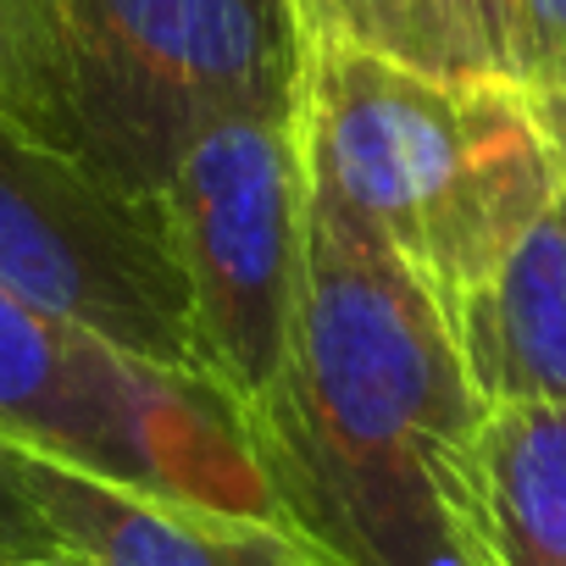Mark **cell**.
Masks as SVG:
<instances>
[{"label": "cell", "mask_w": 566, "mask_h": 566, "mask_svg": "<svg viewBox=\"0 0 566 566\" xmlns=\"http://www.w3.org/2000/svg\"><path fill=\"white\" fill-rule=\"evenodd\" d=\"M478 400L433 295L306 189V290L244 417L277 522L328 566H483Z\"/></svg>", "instance_id": "obj_1"}, {"label": "cell", "mask_w": 566, "mask_h": 566, "mask_svg": "<svg viewBox=\"0 0 566 566\" xmlns=\"http://www.w3.org/2000/svg\"><path fill=\"white\" fill-rule=\"evenodd\" d=\"M0 439L106 483L277 522L244 417L200 378L0 290Z\"/></svg>", "instance_id": "obj_4"}, {"label": "cell", "mask_w": 566, "mask_h": 566, "mask_svg": "<svg viewBox=\"0 0 566 566\" xmlns=\"http://www.w3.org/2000/svg\"><path fill=\"white\" fill-rule=\"evenodd\" d=\"M560 211H566V184H560Z\"/></svg>", "instance_id": "obj_15"}, {"label": "cell", "mask_w": 566, "mask_h": 566, "mask_svg": "<svg viewBox=\"0 0 566 566\" xmlns=\"http://www.w3.org/2000/svg\"><path fill=\"white\" fill-rule=\"evenodd\" d=\"M0 112L73 156L62 0H0Z\"/></svg>", "instance_id": "obj_11"}, {"label": "cell", "mask_w": 566, "mask_h": 566, "mask_svg": "<svg viewBox=\"0 0 566 566\" xmlns=\"http://www.w3.org/2000/svg\"><path fill=\"white\" fill-rule=\"evenodd\" d=\"M301 40H339L450 78H511L505 0H290Z\"/></svg>", "instance_id": "obj_10"}, {"label": "cell", "mask_w": 566, "mask_h": 566, "mask_svg": "<svg viewBox=\"0 0 566 566\" xmlns=\"http://www.w3.org/2000/svg\"><path fill=\"white\" fill-rule=\"evenodd\" d=\"M156 211L184 277L195 373L250 417L290 367L306 290V161L295 112L233 117L200 134Z\"/></svg>", "instance_id": "obj_5"}, {"label": "cell", "mask_w": 566, "mask_h": 566, "mask_svg": "<svg viewBox=\"0 0 566 566\" xmlns=\"http://www.w3.org/2000/svg\"><path fill=\"white\" fill-rule=\"evenodd\" d=\"M0 566H78L67 549H56V555H23V560H0Z\"/></svg>", "instance_id": "obj_14"}, {"label": "cell", "mask_w": 566, "mask_h": 566, "mask_svg": "<svg viewBox=\"0 0 566 566\" xmlns=\"http://www.w3.org/2000/svg\"><path fill=\"white\" fill-rule=\"evenodd\" d=\"M511 78L538 101L566 150V0H505Z\"/></svg>", "instance_id": "obj_12"}, {"label": "cell", "mask_w": 566, "mask_h": 566, "mask_svg": "<svg viewBox=\"0 0 566 566\" xmlns=\"http://www.w3.org/2000/svg\"><path fill=\"white\" fill-rule=\"evenodd\" d=\"M23 483L78 566H328L283 522L156 500L18 444Z\"/></svg>", "instance_id": "obj_7"}, {"label": "cell", "mask_w": 566, "mask_h": 566, "mask_svg": "<svg viewBox=\"0 0 566 566\" xmlns=\"http://www.w3.org/2000/svg\"><path fill=\"white\" fill-rule=\"evenodd\" d=\"M295 139L312 200L384 244L439 312L566 184V150L516 78L422 73L339 40H301Z\"/></svg>", "instance_id": "obj_2"}, {"label": "cell", "mask_w": 566, "mask_h": 566, "mask_svg": "<svg viewBox=\"0 0 566 566\" xmlns=\"http://www.w3.org/2000/svg\"><path fill=\"white\" fill-rule=\"evenodd\" d=\"M0 290L112 339L156 367L195 373L189 301L161 211L106 189L78 156L0 112Z\"/></svg>", "instance_id": "obj_6"}, {"label": "cell", "mask_w": 566, "mask_h": 566, "mask_svg": "<svg viewBox=\"0 0 566 566\" xmlns=\"http://www.w3.org/2000/svg\"><path fill=\"white\" fill-rule=\"evenodd\" d=\"M461 367L489 411L566 406V211L560 200L505 261L444 312Z\"/></svg>", "instance_id": "obj_8"}, {"label": "cell", "mask_w": 566, "mask_h": 566, "mask_svg": "<svg viewBox=\"0 0 566 566\" xmlns=\"http://www.w3.org/2000/svg\"><path fill=\"white\" fill-rule=\"evenodd\" d=\"M62 51L73 156L139 206L200 134L295 112L290 0H62Z\"/></svg>", "instance_id": "obj_3"}, {"label": "cell", "mask_w": 566, "mask_h": 566, "mask_svg": "<svg viewBox=\"0 0 566 566\" xmlns=\"http://www.w3.org/2000/svg\"><path fill=\"white\" fill-rule=\"evenodd\" d=\"M483 566H566V406H500L478 444Z\"/></svg>", "instance_id": "obj_9"}, {"label": "cell", "mask_w": 566, "mask_h": 566, "mask_svg": "<svg viewBox=\"0 0 566 566\" xmlns=\"http://www.w3.org/2000/svg\"><path fill=\"white\" fill-rule=\"evenodd\" d=\"M56 533L45 511L34 505L12 439H0V560H23V555H56Z\"/></svg>", "instance_id": "obj_13"}]
</instances>
